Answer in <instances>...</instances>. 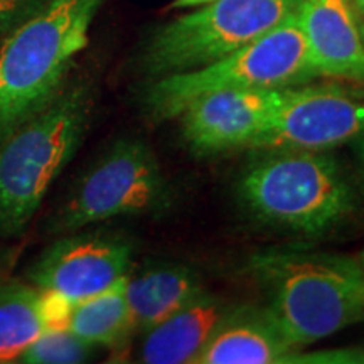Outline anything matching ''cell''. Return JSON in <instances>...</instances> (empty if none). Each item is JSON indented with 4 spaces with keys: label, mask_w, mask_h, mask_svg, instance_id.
<instances>
[{
    "label": "cell",
    "mask_w": 364,
    "mask_h": 364,
    "mask_svg": "<svg viewBox=\"0 0 364 364\" xmlns=\"http://www.w3.org/2000/svg\"><path fill=\"white\" fill-rule=\"evenodd\" d=\"M265 287L267 309L294 348L322 341L364 322V263L306 250H270L250 260Z\"/></svg>",
    "instance_id": "1"
},
{
    "label": "cell",
    "mask_w": 364,
    "mask_h": 364,
    "mask_svg": "<svg viewBox=\"0 0 364 364\" xmlns=\"http://www.w3.org/2000/svg\"><path fill=\"white\" fill-rule=\"evenodd\" d=\"M93 107L90 88H63L0 140V235L21 233L33 220L83 142Z\"/></svg>",
    "instance_id": "2"
},
{
    "label": "cell",
    "mask_w": 364,
    "mask_h": 364,
    "mask_svg": "<svg viewBox=\"0 0 364 364\" xmlns=\"http://www.w3.org/2000/svg\"><path fill=\"white\" fill-rule=\"evenodd\" d=\"M102 0H48L17 26L0 48V140L49 103L88 31Z\"/></svg>",
    "instance_id": "3"
},
{
    "label": "cell",
    "mask_w": 364,
    "mask_h": 364,
    "mask_svg": "<svg viewBox=\"0 0 364 364\" xmlns=\"http://www.w3.org/2000/svg\"><path fill=\"white\" fill-rule=\"evenodd\" d=\"M240 181V198L258 221L302 235L331 230L356 209V193L332 156L268 150Z\"/></svg>",
    "instance_id": "4"
},
{
    "label": "cell",
    "mask_w": 364,
    "mask_h": 364,
    "mask_svg": "<svg viewBox=\"0 0 364 364\" xmlns=\"http://www.w3.org/2000/svg\"><path fill=\"white\" fill-rule=\"evenodd\" d=\"M317 76L294 11L262 38L220 61L156 78L145 91L144 107L152 120H172L196 100L215 91L284 90Z\"/></svg>",
    "instance_id": "5"
},
{
    "label": "cell",
    "mask_w": 364,
    "mask_h": 364,
    "mask_svg": "<svg viewBox=\"0 0 364 364\" xmlns=\"http://www.w3.org/2000/svg\"><path fill=\"white\" fill-rule=\"evenodd\" d=\"M294 0H211L162 26L142 53L150 78L198 70L230 56L297 11Z\"/></svg>",
    "instance_id": "6"
},
{
    "label": "cell",
    "mask_w": 364,
    "mask_h": 364,
    "mask_svg": "<svg viewBox=\"0 0 364 364\" xmlns=\"http://www.w3.org/2000/svg\"><path fill=\"white\" fill-rule=\"evenodd\" d=\"M171 198L154 150L144 140L122 139L83 176L49 220V230L65 235L118 216L149 215L166 209Z\"/></svg>",
    "instance_id": "7"
},
{
    "label": "cell",
    "mask_w": 364,
    "mask_h": 364,
    "mask_svg": "<svg viewBox=\"0 0 364 364\" xmlns=\"http://www.w3.org/2000/svg\"><path fill=\"white\" fill-rule=\"evenodd\" d=\"M363 136L364 88L297 85L282 90L279 107L252 147L326 152Z\"/></svg>",
    "instance_id": "8"
},
{
    "label": "cell",
    "mask_w": 364,
    "mask_h": 364,
    "mask_svg": "<svg viewBox=\"0 0 364 364\" xmlns=\"http://www.w3.org/2000/svg\"><path fill=\"white\" fill-rule=\"evenodd\" d=\"M134 245L124 236L85 233L54 241L27 272L39 290H53L71 302L102 294L130 273Z\"/></svg>",
    "instance_id": "9"
},
{
    "label": "cell",
    "mask_w": 364,
    "mask_h": 364,
    "mask_svg": "<svg viewBox=\"0 0 364 364\" xmlns=\"http://www.w3.org/2000/svg\"><path fill=\"white\" fill-rule=\"evenodd\" d=\"M282 90H225L196 100L181 113L182 136L198 156L252 147L279 107Z\"/></svg>",
    "instance_id": "10"
},
{
    "label": "cell",
    "mask_w": 364,
    "mask_h": 364,
    "mask_svg": "<svg viewBox=\"0 0 364 364\" xmlns=\"http://www.w3.org/2000/svg\"><path fill=\"white\" fill-rule=\"evenodd\" d=\"M297 16L317 75L364 83V44L353 0H306Z\"/></svg>",
    "instance_id": "11"
},
{
    "label": "cell",
    "mask_w": 364,
    "mask_h": 364,
    "mask_svg": "<svg viewBox=\"0 0 364 364\" xmlns=\"http://www.w3.org/2000/svg\"><path fill=\"white\" fill-rule=\"evenodd\" d=\"M238 307L204 290L188 306L145 332L140 361L147 364H193L208 341Z\"/></svg>",
    "instance_id": "12"
},
{
    "label": "cell",
    "mask_w": 364,
    "mask_h": 364,
    "mask_svg": "<svg viewBox=\"0 0 364 364\" xmlns=\"http://www.w3.org/2000/svg\"><path fill=\"white\" fill-rule=\"evenodd\" d=\"M294 348L267 309L238 307L215 332L193 364L294 363Z\"/></svg>",
    "instance_id": "13"
},
{
    "label": "cell",
    "mask_w": 364,
    "mask_h": 364,
    "mask_svg": "<svg viewBox=\"0 0 364 364\" xmlns=\"http://www.w3.org/2000/svg\"><path fill=\"white\" fill-rule=\"evenodd\" d=\"M203 292L198 273L184 265L149 267L125 280L134 329L144 334Z\"/></svg>",
    "instance_id": "14"
},
{
    "label": "cell",
    "mask_w": 364,
    "mask_h": 364,
    "mask_svg": "<svg viewBox=\"0 0 364 364\" xmlns=\"http://www.w3.org/2000/svg\"><path fill=\"white\" fill-rule=\"evenodd\" d=\"M125 280L127 277L105 292L76 302L68 329L90 346H124L135 331L125 295Z\"/></svg>",
    "instance_id": "15"
},
{
    "label": "cell",
    "mask_w": 364,
    "mask_h": 364,
    "mask_svg": "<svg viewBox=\"0 0 364 364\" xmlns=\"http://www.w3.org/2000/svg\"><path fill=\"white\" fill-rule=\"evenodd\" d=\"M41 290L21 282L0 284V364L17 361L22 351L46 331Z\"/></svg>",
    "instance_id": "16"
},
{
    "label": "cell",
    "mask_w": 364,
    "mask_h": 364,
    "mask_svg": "<svg viewBox=\"0 0 364 364\" xmlns=\"http://www.w3.org/2000/svg\"><path fill=\"white\" fill-rule=\"evenodd\" d=\"M93 346L70 329H46L22 351L17 363L24 364H76L90 358Z\"/></svg>",
    "instance_id": "17"
},
{
    "label": "cell",
    "mask_w": 364,
    "mask_h": 364,
    "mask_svg": "<svg viewBox=\"0 0 364 364\" xmlns=\"http://www.w3.org/2000/svg\"><path fill=\"white\" fill-rule=\"evenodd\" d=\"M39 306L46 329H68L75 302L53 290H41Z\"/></svg>",
    "instance_id": "18"
},
{
    "label": "cell",
    "mask_w": 364,
    "mask_h": 364,
    "mask_svg": "<svg viewBox=\"0 0 364 364\" xmlns=\"http://www.w3.org/2000/svg\"><path fill=\"white\" fill-rule=\"evenodd\" d=\"M48 0H0V34H9L33 17Z\"/></svg>",
    "instance_id": "19"
},
{
    "label": "cell",
    "mask_w": 364,
    "mask_h": 364,
    "mask_svg": "<svg viewBox=\"0 0 364 364\" xmlns=\"http://www.w3.org/2000/svg\"><path fill=\"white\" fill-rule=\"evenodd\" d=\"M294 363H322V364H364V344L353 348L329 349L317 353H299L295 354Z\"/></svg>",
    "instance_id": "20"
},
{
    "label": "cell",
    "mask_w": 364,
    "mask_h": 364,
    "mask_svg": "<svg viewBox=\"0 0 364 364\" xmlns=\"http://www.w3.org/2000/svg\"><path fill=\"white\" fill-rule=\"evenodd\" d=\"M354 150H356V156L359 161V166H361V172L364 176V136L354 142Z\"/></svg>",
    "instance_id": "21"
},
{
    "label": "cell",
    "mask_w": 364,
    "mask_h": 364,
    "mask_svg": "<svg viewBox=\"0 0 364 364\" xmlns=\"http://www.w3.org/2000/svg\"><path fill=\"white\" fill-rule=\"evenodd\" d=\"M208 2H211V0H176L174 7H198Z\"/></svg>",
    "instance_id": "22"
},
{
    "label": "cell",
    "mask_w": 364,
    "mask_h": 364,
    "mask_svg": "<svg viewBox=\"0 0 364 364\" xmlns=\"http://www.w3.org/2000/svg\"><path fill=\"white\" fill-rule=\"evenodd\" d=\"M354 11L359 14V19L364 21V0H353Z\"/></svg>",
    "instance_id": "23"
},
{
    "label": "cell",
    "mask_w": 364,
    "mask_h": 364,
    "mask_svg": "<svg viewBox=\"0 0 364 364\" xmlns=\"http://www.w3.org/2000/svg\"><path fill=\"white\" fill-rule=\"evenodd\" d=\"M359 19V17H358ZM359 33H361V38H363V44H364V21L359 19Z\"/></svg>",
    "instance_id": "24"
},
{
    "label": "cell",
    "mask_w": 364,
    "mask_h": 364,
    "mask_svg": "<svg viewBox=\"0 0 364 364\" xmlns=\"http://www.w3.org/2000/svg\"><path fill=\"white\" fill-rule=\"evenodd\" d=\"M294 2H295V4H297V7H299V6H300V4H302V2H306V0H294Z\"/></svg>",
    "instance_id": "25"
},
{
    "label": "cell",
    "mask_w": 364,
    "mask_h": 364,
    "mask_svg": "<svg viewBox=\"0 0 364 364\" xmlns=\"http://www.w3.org/2000/svg\"><path fill=\"white\" fill-rule=\"evenodd\" d=\"M359 260H361V262L364 263V252H363L361 255H359Z\"/></svg>",
    "instance_id": "26"
}]
</instances>
